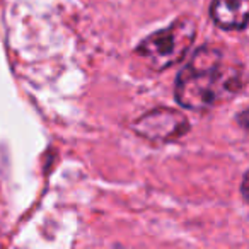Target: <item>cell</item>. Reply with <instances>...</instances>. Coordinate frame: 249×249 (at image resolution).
<instances>
[{
	"label": "cell",
	"instance_id": "4",
	"mask_svg": "<svg viewBox=\"0 0 249 249\" xmlns=\"http://www.w3.org/2000/svg\"><path fill=\"white\" fill-rule=\"evenodd\" d=\"M249 0H213L210 16L218 28L225 31H241L248 26Z\"/></svg>",
	"mask_w": 249,
	"mask_h": 249
},
{
	"label": "cell",
	"instance_id": "3",
	"mask_svg": "<svg viewBox=\"0 0 249 249\" xmlns=\"http://www.w3.org/2000/svg\"><path fill=\"white\" fill-rule=\"evenodd\" d=\"M135 130L142 137L159 142L179 139L190 130L186 116L174 109H156L137 120Z\"/></svg>",
	"mask_w": 249,
	"mask_h": 249
},
{
	"label": "cell",
	"instance_id": "2",
	"mask_svg": "<svg viewBox=\"0 0 249 249\" xmlns=\"http://www.w3.org/2000/svg\"><path fill=\"white\" fill-rule=\"evenodd\" d=\"M196 38V26L190 18H181L171 26L147 36L139 46L137 55L156 72L176 65L190 52Z\"/></svg>",
	"mask_w": 249,
	"mask_h": 249
},
{
	"label": "cell",
	"instance_id": "1",
	"mask_svg": "<svg viewBox=\"0 0 249 249\" xmlns=\"http://www.w3.org/2000/svg\"><path fill=\"white\" fill-rule=\"evenodd\" d=\"M242 70L229 65L224 53L213 46H201L176 77L174 96L186 109L205 111L241 90Z\"/></svg>",
	"mask_w": 249,
	"mask_h": 249
}]
</instances>
